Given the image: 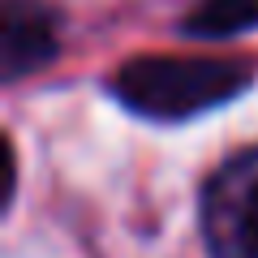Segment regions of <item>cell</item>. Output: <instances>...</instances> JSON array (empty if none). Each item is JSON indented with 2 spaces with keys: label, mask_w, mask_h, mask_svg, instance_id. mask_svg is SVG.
<instances>
[{
  "label": "cell",
  "mask_w": 258,
  "mask_h": 258,
  "mask_svg": "<svg viewBox=\"0 0 258 258\" xmlns=\"http://www.w3.org/2000/svg\"><path fill=\"white\" fill-rule=\"evenodd\" d=\"M249 86V64L215 56H142L129 60L112 91L125 108L155 120H185L207 108H220Z\"/></svg>",
  "instance_id": "cell-1"
},
{
  "label": "cell",
  "mask_w": 258,
  "mask_h": 258,
  "mask_svg": "<svg viewBox=\"0 0 258 258\" xmlns=\"http://www.w3.org/2000/svg\"><path fill=\"white\" fill-rule=\"evenodd\" d=\"M203 237L211 258H258V151L228 159L207 181Z\"/></svg>",
  "instance_id": "cell-2"
},
{
  "label": "cell",
  "mask_w": 258,
  "mask_h": 258,
  "mask_svg": "<svg viewBox=\"0 0 258 258\" xmlns=\"http://www.w3.org/2000/svg\"><path fill=\"white\" fill-rule=\"evenodd\" d=\"M56 52L52 18L39 0H5V78H22Z\"/></svg>",
  "instance_id": "cell-3"
},
{
  "label": "cell",
  "mask_w": 258,
  "mask_h": 258,
  "mask_svg": "<svg viewBox=\"0 0 258 258\" xmlns=\"http://www.w3.org/2000/svg\"><path fill=\"white\" fill-rule=\"evenodd\" d=\"M258 26V0H203L185 18V30L198 39H228Z\"/></svg>",
  "instance_id": "cell-4"
}]
</instances>
